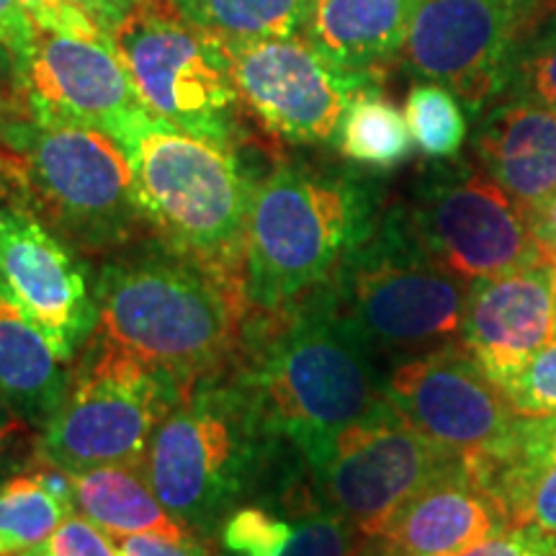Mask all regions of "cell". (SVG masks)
<instances>
[{
    "mask_svg": "<svg viewBox=\"0 0 556 556\" xmlns=\"http://www.w3.org/2000/svg\"><path fill=\"white\" fill-rule=\"evenodd\" d=\"M377 358L325 283L281 309L250 312L229 374L266 433L309 462L389 402Z\"/></svg>",
    "mask_w": 556,
    "mask_h": 556,
    "instance_id": "6da1fadb",
    "label": "cell"
},
{
    "mask_svg": "<svg viewBox=\"0 0 556 556\" xmlns=\"http://www.w3.org/2000/svg\"><path fill=\"white\" fill-rule=\"evenodd\" d=\"M99 330L184 389L238 358L248 299L155 238L101 258L93 276Z\"/></svg>",
    "mask_w": 556,
    "mask_h": 556,
    "instance_id": "7a4b0ae2",
    "label": "cell"
},
{
    "mask_svg": "<svg viewBox=\"0 0 556 556\" xmlns=\"http://www.w3.org/2000/svg\"><path fill=\"white\" fill-rule=\"evenodd\" d=\"M129 160L152 238L245 294L255 180L238 152L139 111L111 135Z\"/></svg>",
    "mask_w": 556,
    "mask_h": 556,
    "instance_id": "3957f363",
    "label": "cell"
},
{
    "mask_svg": "<svg viewBox=\"0 0 556 556\" xmlns=\"http://www.w3.org/2000/svg\"><path fill=\"white\" fill-rule=\"evenodd\" d=\"M377 191L351 173L276 163L253 184L245 245L250 312H274L340 274L379 227Z\"/></svg>",
    "mask_w": 556,
    "mask_h": 556,
    "instance_id": "277c9868",
    "label": "cell"
},
{
    "mask_svg": "<svg viewBox=\"0 0 556 556\" xmlns=\"http://www.w3.org/2000/svg\"><path fill=\"white\" fill-rule=\"evenodd\" d=\"M283 448L227 368L186 389L152 435L142 469L165 510L212 541L229 513L268 484Z\"/></svg>",
    "mask_w": 556,
    "mask_h": 556,
    "instance_id": "5b68a950",
    "label": "cell"
},
{
    "mask_svg": "<svg viewBox=\"0 0 556 556\" xmlns=\"http://www.w3.org/2000/svg\"><path fill=\"white\" fill-rule=\"evenodd\" d=\"M0 144L18 160L24 199L83 258L152 240L129 160L106 131L24 116L0 131Z\"/></svg>",
    "mask_w": 556,
    "mask_h": 556,
    "instance_id": "8992f818",
    "label": "cell"
},
{
    "mask_svg": "<svg viewBox=\"0 0 556 556\" xmlns=\"http://www.w3.org/2000/svg\"><path fill=\"white\" fill-rule=\"evenodd\" d=\"M184 384L99 330L73 361L70 384L45 428L39 462L73 471L144 462L152 435L184 397Z\"/></svg>",
    "mask_w": 556,
    "mask_h": 556,
    "instance_id": "52a82bcc",
    "label": "cell"
},
{
    "mask_svg": "<svg viewBox=\"0 0 556 556\" xmlns=\"http://www.w3.org/2000/svg\"><path fill=\"white\" fill-rule=\"evenodd\" d=\"M420 258L475 283L548 261L531 217L484 168H435L384 219Z\"/></svg>",
    "mask_w": 556,
    "mask_h": 556,
    "instance_id": "ba28073f",
    "label": "cell"
},
{
    "mask_svg": "<svg viewBox=\"0 0 556 556\" xmlns=\"http://www.w3.org/2000/svg\"><path fill=\"white\" fill-rule=\"evenodd\" d=\"M377 356H420L462 336L471 283L415 253L387 222L330 281Z\"/></svg>",
    "mask_w": 556,
    "mask_h": 556,
    "instance_id": "9c48e42d",
    "label": "cell"
},
{
    "mask_svg": "<svg viewBox=\"0 0 556 556\" xmlns=\"http://www.w3.org/2000/svg\"><path fill=\"white\" fill-rule=\"evenodd\" d=\"M111 41L152 116L238 148L240 96L217 37L191 26L170 0H144Z\"/></svg>",
    "mask_w": 556,
    "mask_h": 556,
    "instance_id": "30bf717a",
    "label": "cell"
},
{
    "mask_svg": "<svg viewBox=\"0 0 556 556\" xmlns=\"http://www.w3.org/2000/svg\"><path fill=\"white\" fill-rule=\"evenodd\" d=\"M458 462L387 402L304 464L319 503L356 526L361 536L377 539L417 492Z\"/></svg>",
    "mask_w": 556,
    "mask_h": 556,
    "instance_id": "8fae6325",
    "label": "cell"
},
{
    "mask_svg": "<svg viewBox=\"0 0 556 556\" xmlns=\"http://www.w3.org/2000/svg\"><path fill=\"white\" fill-rule=\"evenodd\" d=\"M0 281L73 364L99 328L88 266L18 189V163L0 144Z\"/></svg>",
    "mask_w": 556,
    "mask_h": 556,
    "instance_id": "7c38bea8",
    "label": "cell"
},
{
    "mask_svg": "<svg viewBox=\"0 0 556 556\" xmlns=\"http://www.w3.org/2000/svg\"><path fill=\"white\" fill-rule=\"evenodd\" d=\"M219 45L242 106L263 129L294 144L336 142L351 101L379 80L336 65L299 37Z\"/></svg>",
    "mask_w": 556,
    "mask_h": 556,
    "instance_id": "4fadbf2b",
    "label": "cell"
},
{
    "mask_svg": "<svg viewBox=\"0 0 556 556\" xmlns=\"http://www.w3.org/2000/svg\"><path fill=\"white\" fill-rule=\"evenodd\" d=\"M531 29L500 0H420L402 54L415 75L446 86L479 114L516 80Z\"/></svg>",
    "mask_w": 556,
    "mask_h": 556,
    "instance_id": "5bb4252c",
    "label": "cell"
},
{
    "mask_svg": "<svg viewBox=\"0 0 556 556\" xmlns=\"http://www.w3.org/2000/svg\"><path fill=\"white\" fill-rule=\"evenodd\" d=\"M387 397L409 426L462 462L495 448L520 417L462 340L397 361L387 374Z\"/></svg>",
    "mask_w": 556,
    "mask_h": 556,
    "instance_id": "9a60e30c",
    "label": "cell"
},
{
    "mask_svg": "<svg viewBox=\"0 0 556 556\" xmlns=\"http://www.w3.org/2000/svg\"><path fill=\"white\" fill-rule=\"evenodd\" d=\"M16 58L21 101L39 124H75L106 131L144 111L111 39L70 37L39 29Z\"/></svg>",
    "mask_w": 556,
    "mask_h": 556,
    "instance_id": "2e32d148",
    "label": "cell"
},
{
    "mask_svg": "<svg viewBox=\"0 0 556 556\" xmlns=\"http://www.w3.org/2000/svg\"><path fill=\"white\" fill-rule=\"evenodd\" d=\"M556 328V263L539 261L475 281L464 309L462 345L486 377L507 389Z\"/></svg>",
    "mask_w": 556,
    "mask_h": 556,
    "instance_id": "e0dca14e",
    "label": "cell"
},
{
    "mask_svg": "<svg viewBox=\"0 0 556 556\" xmlns=\"http://www.w3.org/2000/svg\"><path fill=\"white\" fill-rule=\"evenodd\" d=\"M513 531L505 507L458 462L420 490L377 536L392 556H458Z\"/></svg>",
    "mask_w": 556,
    "mask_h": 556,
    "instance_id": "ac0fdd59",
    "label": "cell"
},
{
    "mask_svg": "<svg viewBox=\"0 0 556 556\" xmlns=\"http://www.w3.org/2000/svg\"><path fill=\"white\" fill-rule=\"evenodd\" d=\"M482 168L526 208L539 212L556 193V111L520 90L490 106L477 131Z\"/></svg>",
    "mask_w": 556,
    "mask_h": 556,
    "instance_id": "d6986e66",
    "label": "cell"
},
{
    "mask_svg": "<svg viewBox=\"0 0 556 556\" xmlns=\"http://www.w3.org/2000/svg\"><path fill=\"white\" fill-rule=\"evenodd\" d=\"M70 371L73 364L0 281V402L41 430L65 397Z\"/></svg>",
    "mask_w": 556,
    "mask_h": 556,
    "instance_id": "ffe728a7",
    "label": "cell"
},
{
    "mask_svg": "<svg viewBox=\"0 0 556 556\" xmlns=\"http://www.w3.org/2000/svg\"><path fill=\"white\" fill-rule=\"evenodd\" d=\"M417 5L420 0H315L304 39L340 67L377 75L405 47Z\"/></svg>",
    "mask_w": 556,
    "mask_h": 556,
    "instance_id": "44dd1931",
    "label": "cell"
},
{
    "mask_svg": "<svg viewBox=\"0 0 556 556\" xmlns=\"http://www.w3.org/2000/svg\"><path fill=\"white\" fill-rule=\"evenodd\" d=\"M70 477H73L75 507L103 528L111 539L131 536V533H163V536L191 533L160 503L142 462L106 464V467L73 471Z\"/></svg>",
    "mask_w": 556,
    "mask_h": 556,
    "instance_id": "7402d4cb",
    "label": "cell"
},
{
    "mask_svg": "<svg viewBox=\"0 0 556 556\" xmlns=\"http://www.w3.org/2000/svg\"><path fill=\"white\" fill-rule=\"evenodd\" d=\"M75 513L70 471L37 462L0 484V556H24Z\"/></svg>",
    "mask_w": 556,
    "mask_h": 556,
    "instance_id": "603a6c76",
    "label": "cell"
},
{
    "mask_svg": "<svg viewBox=\"0 0 556 556\" xmlns=\"http://www.w3.org/2000/svg\"><path fill=\"white\" fill-rule=\"evenodd\" d=\"M197 29L225 41L299 37L315 0H170Z\"/></svg>",
    "mask_w": 556,
    "mask_h": 556,
    "instance_id": "cb8c5ba5",
    "label": "cell"
},
{
    "mask_svg": "<svg viewBox=\"0 0 556 556\" xmlns=\"http://www.w3.org/2000/svg\"><path fill=\"white\" fill-rule=\"evenodd\" d=\"M338 152L351 163L389 170L407 160L413 150L405 114L381 99L377 88L361 90L348 106L336 135Z\"/></svg>",
    "mask_w": 556,
    "mask_h": 556,
    "instance_id": "d4e9b609",
    "label": "cell"
},
{
    "mask_svg": "<svg viewBox=\"0 0 556 556\" xmlns=\"http://www.w3.org/2000/svg\"><path fill=\"white\" fill-rule=\"evenodd\" d=\"M405 122L417 150L430 160L456 157L469 135L462 101L441 83L426 80L409 90Z\"/></svg>",
    "mask_w": 556,
    "mask_h": 556,
    "instance_id": "484cf974",
    "label": "cell"
},
{
    "mask_svg": "<svg viewBox=\"0 0 556 556\" xmlns=\"http://www.w3.org/2000/svg\"><path fill=\"white\" fill-rule=\"evenodd\" d=\"M291 523V539L281 556H351L361 546V531L317 497L299 505Z\"/></svg>",
    "mask_w": 556,
    "mask_h": 556,
    "instance_id": "4316f807",
    "label": "cell"
},
{
    "mask_svg": "<svg viewBox=\"0 0 556 556\" xmlns=\"http://www.w3.org/2000/svg\"><path fill=\"white\" fill-rule=\"evenodd\" d=\"M225 552L245 556H281L291 539V523L266 505H240L219 528Z\"/></svg>",
    "mask_w": 556,
    "mask_h": 556,
    "instance_id": "83f0119b",
    "label": "cell"
},
{
    "mask_svg": "<svg viewBox=\"0 0 556 556\" xmlns=\"http://www.w3.org/2000/svg\"><path fill=\"white\" fill-rule=\"evenodd\" d=\"M505 392L518 415L556 417V343L541 348Z\"/></svg>",
    "mask_w": 556,
    "mask_h": 556,
    "instance_id": "f1b7e54d",
    "label": "cell"
},
{
    "mask_svg": "<svg viewBox=\"0 0 556 556\" xmlns=\"http://www.w3.org/2000/svg\"><path fill=\"white\" fill-rule=\"evenodd\" d=\"M24 556H119L114 539L83 513H70L54 531Z\"/></svg>",
    "mask_w": 556,
    "mask_h": 556,
    "instance_id": "f546056e",
    "label": "cell"
},
{
    "mask_svg": "<svg viewBox=\"0 0 556 556\" xmlns=\"http://www.w3.org/2000/svg\"><path fill=\"white\" fill-rule=\"evenodd\" d=\"M516 80L523 93L556 111V31H548L523 47Z\"/></svg>",
    "mask_w": 556,
    "mask_h": 556,
    "instance_id": "4dcf8cb0",
    "label": "cell"
},
{
    "mask_svg": "<svg viewBox=\"0 0 556 556\" xmlns=\"http://www.w3.org/2000/svg\"><path fill=\"white\" fill-rule=\"evenodd\" d=\"M37 441L39 430L0 402V484L39 462Z\"/></svg>",
    "mask_w": 556,
    "mask_h": 556,
    "instance_id": "1f68e13d",
    "label": "cell"
},
{
    "mask_svg": "<svg viewBox=\"0 0 556 556\" xmlns=\"http://www.w3.org/2000/svg\"><path fill=\"white\" fill-rule=\"evenodd\" d=\"M29 16L37 21L41 29L70 34V37L86 39H109L99 26L83 13L73 0H21Z\"/></svg>",
    "mask_w": 556,
    "mask_h": 556,
    "instance_id": "d6a6232c",
    "label": "cell"
},
{
    "mask_svg": "<svg viewBox=\"0 0 556 556\" xmlns=\"http://www.w3.org/2000/svg\"><path fill=\"white\" fill-rule=\"evenodd\" d=\"M119 556H214L206 539L193 536H163V533H131L114 539Z\"/></svg>",
    "mask_w": 556,
    "mask_h": 556,
    "instance_id": "836d02e7",
    "label": "cell"
},
{
    "mask_svg": "<svg viewBox=\"0 0 556 556\" xmlns=\"http://www.w3.org/2000/svg\"><path fill=\"white\" fill-rule=\"evenodd\" d=\"M552 544L554 539L541 536L533 528H513V531L497 533L458 556H546Z\"/></svg>",
    "mask_w": 556,
    "mask_h": 556,
    "instance_id": "e575fe53",
    "label": "cell"
},
{
    "mask_svg": "<svg viewBox=\"0 0 556 556\" xmlns=\"http://www.w3.org/2000/svg\"><path fill=\"white\" fill-rule=\"evenodd\" d=\"M41 26L21 5V0H0V45L13 54L29 50Z\"/></svg>",
    "mask_w": 556,
    "mask_h": 556,
    "instance_id": "d590c367",
    "label": "cell"
},
{
    "mask_svg": "<svg viewBox=\"0 0 556 556\" xmlns=\"http://www.w3.org/2000/svg\"><path fill=\"white\" fill-rule=\"evenodd\" d=\"M73 3L111 39L142 9L144 0H73Z\"/></svg>",
    "mask_w": 556,
    "mask_h": 556,
    "instance_id": "8d00e7d4",
    "label": "cell"
},
{
    "mask_svg": "<svg viewBox=\"0 0 556 556\" xmlns=\"http://www.w3.org/2000/svg\"><path fill=\"white\" fill-rule=\"evenodd\" d=\"M26 109L21 101L18 75H16V58L9 47L0 45V131L16 119H24Z\"/></svg>",
    "mask_w": 556,
    "mask_h": 556,
    "instance_id": "74e56055",
    "label": "cell"
},
{
    "mask_svg": "<svg viewBox=\"0 0 556 556\" xmlns=\"http://www.w3.org/2000/svg\"><path fill=\"white\" fill-rule=\"evenodd\" d=\"M531 227L541 253L552 263H556V193L539 212L531 214Z\"/></svg>",
    "mask_w": 556,
    "mask_h": 556,
    "instance_id": "f35d334b",
    "label": "cell"
},
{
    "mask_svg": "<svg viewBox=\"0 0 556 556\" xmlns=\"http://www.w3.org/2000/svg\"><path fill=\"white\" fill-rule=\"evenodd\" d=\"M500 3L507 5L510 11H516L528 26L541 21V5H544V0H500Z\"/></svg>",
    "mask_w": 556,
    "mask_h": 556,
    "instance_id": "ab89813d",
    "label": "cell"
},
{
    "mask_svg": "<svg viewBox=\"0 0 556 556\" xmlns=\"http://www.w3.org/2000/svg\"><path fill=\"white\" fill-rule=\"evenodd\" d=\"M351 556H392V554L387 552L384 544H381L379 539H364L361 541V546Z\"/></svg>",
    "mask_w": 556,
    "mask_h": 556,
    "instance_id": "60d3db41",
    "label": "cell"
},
{
    "mask_svg": "<svg viewBox=\"0 0 556 556\" xmlns=\"http://www.w3.org/2000/svg\"><path fill=\"white\" fill-rule=\"evenodd\" d=\"M541 18H556V0H544V5H541Z\"/></svg>",
    "mask_w": 556,
    "mask_h": 556,
    "instance_id": "b9f144b4",
    "label": "cell"
},
{
    "mask_svg": "<svg viewBox=\"0 0 556 556\" xmlns=\"http://www.w3.org/2000/svg\"><path fill=\"white\" fill-rule=\"evenodd\" d=\"M546 556H556V541L552 544V548H548V554Z\"/></svg>",
    "mask_w": 556,
    "mask_h": 556,
    "instance_id": "7bdbcfd3",
    "label": "cell"
},
{
    "mask_svg": "<svg viewBox=\"0 0 556 556\" xmlns=\"http://www.w3.org/2000/svg\"><path fill=\"white\" fill-rule=\"evenodd\" d=\"M227 556H245V554H232V552H227Z\"/></svg>",
    "mask_w": 556,
    "mask_h": 556,
    "instance_id": "ee69618b",
    "label": "cell"
},
{
    "mask_svg": "<svg viewBox=\"0 0 556 556\" xmlns=\"http://www.w3.org/2000/svg\"><path fill=\"white\" fill-rule=\"evenodd\" d=\"M554 338H556V328H554Z\"/></svg>",
    "mask_w": 556,
    "mask_h": 556,
    "instance_id": "f6af8a7d",
    "label": "cell"
}]
</instances>
